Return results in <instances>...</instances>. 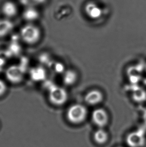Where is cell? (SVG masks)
<instances>
[{"label": "cell", "instance_id": "cell-8", "mask_svg": "<svg viewBox=\"0 0 146 147\" xmlns=\"http://www.w3.org/2000/svg\"><path fill=\"white\" fill-rule=\"evenodd\" d=\"M103 99V94L99 90L89 91L85 96V101L89 105H95L101 102Z\"/></svg>", "mask_w": 146, "mask_h": 147}, {"label": "cell", "instance_id": "cell-5", "mask_svg": "<svg viewBox=\"0 0 146 147\" xmlns=\"http://www.w3.org/2000/svg\"><path fill=\"white\" fill-rule=\"evenodd\" d=\"M92 119L95 125L100 128H103L109 122V115L105 109L99 108L93 111Z\"/></svg>", "mask_w": 146, "mask_h": 147}, {"label": "cell", "instance_id": "cell-15", "mask_svg": "<svg viewBox=\"0 0 146 147\" xmlns=\"http://www.w3.org/2000/svg\"><path fill=\"white\" fill-rule=\"evenodd\" d=\"M134 100L138 102H141L146 100V92L144 89L138 88L134 90L133 94Z\"/></svg>", "mask_w": 146, "mask_h": 147}, {"label": "cell", "instance_id": "cell-10", "mask_svg": "<svg viewBox=\"0 0 146 147\" xmlns=\"http://www.w3.org/2000/svg\"><path fill=\"white\" fill-rule=\"evenodd\" d=\"M30 77L33 82L43 81L47 77V72L45 68L41 66L32 68L30 70Z\"/></svg>", "mask_w": 146, "mask_h": 147}, {"label": "cell", "instance_id": "cell-3", "mask_svg": "<svg viewBox=\"0 0 146 147\" xmlns=\"http://www.w3.org/2000/svg\"><path fill=\"white\" fill-rule=\"evenodd\" d=\"M88 115V111L84 105L74 104L70 106L67 111L66 117L71 123L77 125L85 121Z\"/></svg>", "mask_w": 146, "mask_h": 147}, {"label": "cell", "instance_id": "cell-18", "mask_svg": "<svg viewBox=\"0 0 146 147\" xmlns=\"http://www.w3.org/2000/svg\"><path fill=\"white\" fill-rule=\"evenodd\" d=\"M33 3L36 4H42L45 2L46 0H31Z\"/></svg>", "mask_w": 146, "mask_h": 147}, {"label": "cell", "instance_id": "cell-4", "mask_svg": "<svg viewBox=\"0 0 146 147\" xmlns=\"http://www.w3.org/2000/svg\"><path fill=\"white\" fill-rule=\"evenodd\" d=\"M5 74L7 80L14 85L21 84L25 78L24 70L17 64L11 65L7 68Z\"/></svg>", "mask_w": 146, "mask_h": 147}, {"label": "cell", "instance_id": "cell-9", "mask_svg": "<svg viewBox=\"0 0 146 147\" xmlns=\"http://www.w3.org/2000/svg\"><path fill=\"white\" fill-rule=\"evenodd\" d=\"M145 137L143 134L139 131L130 133L127 138V142L131 147H140L144 144Z\"/></svg>", "mask_w": 146, "mask_h": 147}, {"label": "cell", "instance_id": "cell-11", "mask_svg": "<svg viewBox=\"0 0 146 147\" xmlns=\"http://www.w3.org/2000/svg\"><path fill=\"white\" fill-rule=\"evenodd\" d=\"M14 28V24L9 19L0 20V38H4L12 32Z\"/></svg>", "mask_w": 146, "mask_h": 147}, {"label": "cell", "instance_id": "cell-1", "mask_svg": "<svg viewBox=\"0 0 146 147\" xmlns=\"http://www.w3.org/2000/svg\"><path fill=\"white\" fill-rule=\"evenodd\" d=\"M42 34L41 29L33 23H28L20 29V38L23 42L29 45L37 44L41 39Z\"/></svg>", "mask_w": 146, "mask_h": 147}, {"label": "cell", "instance_id": "cell-14", "mask_svg": "<svg viewBox=\"0 0 146 147\" xmlns=\"http://www.w3.org/2000/svg\"><path fill=\"white\" fill-rule=\"evenodd\" d=\"M95 142L99 145H103L106 143L109 139V135L107 131L100 128L95 131L93 135Z\"/></svg>", "mask_w": 146, "mask_h": 147}, {"label": "cell", "instance_id": "cell-16", "mask_svg": "<svg viewBox=\"0 0 146 147\" xmlns=\"http://www.w3.org/2000/svg\"><path fill=\"white\" fill-rule=\"evenodd\" d=\"M8 86L4 80L0 79V98L6 94L8 91Z\"/></svg>", "mask_w": 146, "mask_h": 147}, {"label": "cell", "instance_id": "cell-13", "mask_svg": "<svg viewBox=\"0 0 146 147\" xmlns=\"http://www.w3.org/2000/svg\"><path fill=\"white\" fill-rule=\"evenodd\" d=\"M77 73L74 70L71 69L65 71L62 77L63 82L66 86H73L77 82Z\"/></svg>", "mask_w": 146, "mask_h": 147}, {"label": "cell", "instance_id": "cell-6", "mask_svg": "<svg viewBox=\"0 0 146 147\" xmlns=\"http://www.w3.org/2000/svg\"><path fill=\"white\" fill-rule=\"evenodd\" d=\"M85 12L89 18L93 20L99 19L103 14V10L101 7L93 2H89L86 5Z\"/></svg>", "mask_w": 146, "mask_h": 147}, {"label": "cell", "instance_id": "cell-7", "mask_svg": "<svg viewBox=\"0 0 146 147\" xmlns=\"http://www.w3.org/2000/svg\"><path fill=\"white\" fill-rule=\"evenodd\" d=\"M1 10L2 14L9 19L15 17L18 14L17 6L15 3L10 1L4 2L2 5Z\"/></svg>", "mask_w": 146, "mask_h": 147}, {"label": "cell", "instance_id": "cell-2", "mask_svg": "<svg viewBox=\"0 0 146 147\" xmlns=\"http://www.w3.org/2000/svg\"><path fill=\"white\" fill-rule=\"evenodd\" d=\"M48 99L54 106L61 107L67 102L68 94L65 88L54 84L48 90Z\"/></svg>", "mask_w": 146, "mask_h": 147}, {"label": "cell", "instance_id": "cell-19", "mask_svg": "<svg viewBox=\"0 0 146 147\" xmlns=\"http://www.w3.org/2000/svg\"><path fill=\"white\" fill-rule=\"evenodd\" d=\"M143 121H144L146 125V109H145L144 111H143Z\"/></svg>", "mask_w": 146, "mask_h": 147}, {"label": "cell", "instance_id": "cell-17", "mask_svg": "<svg viewBox=\"0 0 146 147\" xmlns=\"http://www.w3.org/2000/svg\"><path fill=\"white\" fill-rule=\"evenodd\" d=\"M56 70H57L58 72H63V74L65 72L64 66L62 64H58L56 67Z\"/></svg>", "mask_w": 146, "mask_h": 147}, {"label": "cell", "instance_id": "cell-20", "mask_svg": "<svg viewBox=\"0 0 146 147\" xmlns=\"http://www.w3.org/2000/svg\"></svg>", "mask_w": 146, "mask_h": 147}, {"label": "cell", "instance_id": "cell-12", "mask_svg": "<svg viewBox=\"0 0 146 147\" xmlns=\"http://www.w3.org/2000/svg\"><path fill=\"white\" fill-rule=\"evenodd\" d=\"M22 16L25 21L30 23H33V22L40 18V15L39 12L36 8L33 7H28L23 11Z\"/></svg>", "mask_w": 146, "mask_h": 147}]
</instances>
